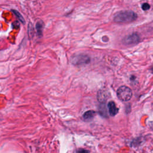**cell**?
I'll use <instances>...</instances> for the list:
<instances>
[{
    "label": "cell",
    "mask_w": 153,
    "mask_h": 153,
    "mask_svg": "<svg viewBox=\"0 0 153 153\" xmlns=\"http://www.w3.org/2000/svg\"><path fill=\"white\" fill-rule=\"evenodd\" d=\"M89 61V57L85 55H75L71 59L72 63L75 65H80L87 64Z\"/></svg>",
    "instance_id": "cell-3"
},
{
    "label": "cell",
    "mask_w": 153,
    "mask_h": 153,
    "mask_svg": "<svg viewBox=\"0 0 153 153\" xmlns=\"http://www.w3.org/2000/svg\"><path fill=\"white\" fill-rule=\"evenodd\" d=\"M108 108L109 114L111 116H115L119 111V109L117 107L116 105L113 101H111L108 104Z\"/></svg>",
    "instance_id": "cell-5"
},
{
    "label": "cell",
    "mask_w": 153,
    "mask_h": 153,
    "mask_svg": "<svg viewBox=\"0 0 153 153\" xmlns=\"http://www.w3.org/2000/svg\"><path fill=\"white\" fill-rule=\"evenodd\" d=\"M136 13L133 11H122L117 14L114 18V20L116 23L126 24L133 22L137 19Z\"/></svg>",
    "instance_id": "cell-1"
},
{
    "label": "cell",
    "mask_w": 153,
    "mask_h": 153,
    "mask_svg": "<svg viewBox=\"0 0 153 153\" xmlns=\"http://www.w3.org/2000/svg\"><path fill=\"white\" fill-rule=\"evenodd\" d=\"M108 97V93L105 90H100L97 94V99L101 104H105Z\"/></svg>",
    "instance_id": "cell-6"
},
{
    "label": "cell",
    "mask_w": 153,
    "mask_h": 153,
    "mask_svg": "<svg viewBox=\"0 0 153 153\" xmlns=\"http://www.w3.org/2000/svg\"><path fill=\"white\" fill-rule=\"evenodd\" d=\"M44 27V24L42 20H38L36 24V31L37 34L39 36H41L43 34V31Z\"/></svg>",
    "instance_id": "cell-7"
},
{
    "label": "cell",
    "mask_w": 153,
    "mask_h": 153,
    "mask_svg": "<svg viewBox=\"0 0 153 153\" xmlns=\"http://www.w3.org/2000/svg\"><path fill=\"white\" fill-rule=\"evenodd\" d=\"M102 104V105H101V106H100V108H99L100 113H101L102 115L105 116L106 114V109H105V104Z\"/></svg>",
    "instance_id": "cell-10"
},
{
    "label": "cell",
    "mask_w": 153,
    "mask_h": 153,
    "mask_svg": "<svg viewBox=\"0 0 153 153\" xmlns=\"http://www.w3.org/2000/svg\"><path fill=\"white\" fill-rule=\"evenodd\" d=\"M152 71H153V69H152Z\"/></svg>",
    "instance_id": "cell-13"
},
{
    "label": "cell",
    "mask_w": 153,
    "mask_h": 153,
    "mask_svg": "<svg viewBox=\"0 0 153 153\" xmlns=\"http://www.w3.org/2000/svg\"><path fill=\"white\" fill-rule=\"evenodd\" d=\"M78 153H88L89 151L87 150H84V149H79L77 151Z\"/></svg>",
    "instance_id": "cell-12"
},
{
    "label": "cell",
    "mask_w": 153,
    "mask_h": 153,
    "mask_svg": "<svg viewBox=\"0 0 153 153\" xmlns=\"http://www.w3.org/2000/svg\"><path fill=\"white\" fill-rule=\"evenodd\" d=\"M140 38L136 34H132L129 35L124 37L123 40V42L126 45H133L139 42Z\"/></svg>",
    "instance_id": "cell-4"
},
{
    "label": "cell",
    "mask_w": 153,
    "mask_h": 153,
    "mask_svg": "<svg viewBox=\"0 0 153 153\" xmlns=\"http://www.w3.org/2000/svg\"><path fill=\"white\" fill-rule=\"evenodd\" d=\"M117 95L121 101L126 102L130 100L132 98V91L129 87L122 86L118 89L117 91Z\"/></svg>",
    "instance_id": "cell-2"
},
{
    "label": "cell",
    "mask_w": 153,
    "mask_h": 153,
    "mask_svg": "<svg viewBox=\"0 0 153 153\" xmlns=\"http://www.w3.org/2000/svg\"><path fill=\"white\" fill-rule=\"evenodd\" d=\"M95 115V112L94 111L89 110L84 113V114H83V117L84 120L90 121L93 119Z\"/></svg>",
    "instance_id": "cell-8"
},
{
    "label": "cell",
    "mask_w": 153,
    "mask_h": 153,
    "mask_svg": "<svg viewBox=\"0 0 153 153\" xmlns=\"http://www.w3.org/2000/svg\"><path fill=\"white\" fill-rule=\"evenodd\" d=\"M150 8V5L148 3H144L142 5V9L144 11L148 10Z\"/></svg>",
    "instance_id": "cell-11"
},
{
    "label": "cell",
    "mask_w": 153,
    "mask_h": 153,
    "mask_svg": "<svg viewBox=\"0 0 153 153\" xmlns=\"http://www.w3.org/2000/svg\"><path fill=\"white\" fill-rule=\"evenodd\" d=\"M11 11H12V12L14 14H15V16H16V17H17V19H19V20H20V21L23 24H25V19H24V17H23V16H22V15H20V13L19 12V11H17V10H11Z\"/></svg>",
    "instance_id": "cell-9"
}]
</instances>
